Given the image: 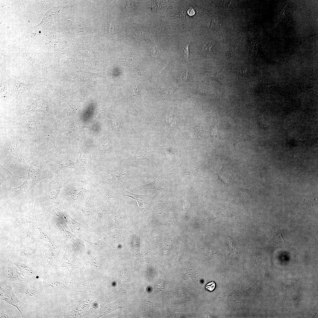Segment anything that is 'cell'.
<instances>
[{
	"instance_id": "6da1fadb",
	"label": "cell",
	"mask_w": 318,
	"mask_h": 318,
	"mask_svg": "<svg viewBox=\"0 0 318 318\" xmlns=\"http://www.w3.org/2000/svg\"><path fill=\"white\" fill-rule=\"evenodd\" d=\"M75 180L58 173L53 180L38 191L37 202L44 208L45 212L53 208V205H59L58 198L62 188L68 183Z\"/></svg>"
},
{
	"instance_id": "7a4b0ae2",
	"label": "cell",
	"mask_w": 318,
	"mask_h": 318,
	"mask_svg": "<svg viewBox=\"0 0 318 318\" xmlns=\"http://www.w3.org/2000/svg\"><path fill=\"white\" fill-rule=\"evenodd\" d=\"M30 166L27 177L20 186L14 188L18 192L26 193L27 195L31 189L44 179H51L53 173L50 170L47 162L45 160L28 162Z\"/></svg>"
},
{
	"instance_id": "3957f363",
	"label": "cell",
	"mask_w": 318,
	"mask_h": 318,
	"mask_svg": "<svg viewBox=\"0 0 318 318\" xmlns=\"http://www.w3.org/2000/svg\"><path fill=\"white\" fill-rule=\"evenodd\" d=\"M91 190L82 181L70 182L61 189L58 198V203L67 202L76 209L86 198Z\"/></svg>"
},
{
	"instance_id": "277c9868",
	"label": "cell",
	"mask_w": 318,
	"mask_h": 318,
	"mask_svg": "<svg viewBox=\"0 0 318 318\" xmlns=\"http://www.w3.org/2000/svg\"><path fill=\"white\" fill-rule=\"evenodd\" d=\"M100 172H105L109 174L111 178L110 183H106L114 191L117 189L125 190L124 184L128 180L132 178L146 177V174L139 170H132L122 168L115 169H109L100 167Z\"/></svg>"
},
{
	"instance_id": "5b68a950",
	"label": "cell",
	"mask_w": 318,
	"mask_h": 318,
	"mask_svg": "<svg viewBox=\"0 0 318 318\" xmlns=\"http://www.w3.org/2000/svg\"><path fill=\"white\" fill-rule=\"evenodd\" d=\"M56 133L57 125L54 122H53L52 128L48 134L34 140V146L30 150L28 158L31 160L33 162L44 160V157L53 145Z\"/></svg>"
},
{
	"instance_id": "8992f818",
	"label": "cell",
	"mask_w": 318,
	"mask_h": 318,
	"mask_svg": "<svg viewBox=\"0 0 318 318\" xmlns=\"http://www.w3.org/2000/svg\"><path fill=\"white\" fill-rule=\"evenodd\" d=\"M18 298L26 303L42 299L44 296L41 289L27 284L22 281L9 283Z\"/></svg>"
},
{
	"instance_id": "52a82bcc",
	"label": "cell",
	"mask_w": 318,
	"mask_h": 318,
	"mask_svg": "<svg viewBox=\"0 0 318 318\" xmlns=\"http://www.w3.org/2000/svg\"><path fill=\"white\" fill-rule=\"evenodd\" d=\"M12 262L19 269L24 280V282L41 289L43 269L36 266L13 259Z\"/></svg>"
},
{
	"instance_id": "ba28073f",
	"label": "cell",
	"mask_w": 318,
	"mask_h": 318,
	"mask_svg": "<svg viewBox=\"0 0 318 318\" xmlns=\"http://www.w3.org/2000/svg\"><path fill=\"white\" fill-rule=\"evenodd\" d=\"M179 172L171 170L161 174L153 182L129 188L128 191H137L152 189L158 191L168 188L178 177Z\"/></svg>"
},
{
	"instance_id": "9c48e42d",
	"label": "cell",
	"mask_w": 318,
	"mask_h": 318,
	"mask_svg": "<svg viewBox=\"0 0 318 318\" xmlns=\"http://www.w3.org/2000/svg\"><path fill=\"white\" fill-rule=\"evenodd\" d=\"M41 289L44 296L69 290L64 283L62 275L58 273L51 272L43 276Z\"/></svg>"
},
{
	"instance_id": "30bf717a",
	"label": "cell",
	"mask_w": 318,
	"mask_h": 318,
	"mask_svg": "<svg viewBox=\"0 0 318 318\" xmlns=\"http://www.w3.org/2000/svg\"><path fill=\"white\" fill-rule=\"evenodd\" d=\"M50 213L64 221L68 225L71 232L77 236H87L90 232L87 226L77 221L59 206L52 208Z\"/></svg>"
},
{
	"instance_id": "8fae6325",
	"label": "cell",
	"mask_w": 318,
	"mask_h": 318,
	"mask_svg": "<svg viewBox=\"0 0 318 318\" xmlns=\"http://www.w3.org/2000/svg\"><path fill=\"white\" fill-rule=\"evenodd\" d=\"M0 300L14 306L18 310L22 317H26L28 310L26 304L18 298L9 284L0 281Z\"/></svg>"
},
{
	"instance_id": "7c38bea8",
	"label": "cell",
	"mask_w": 318,
	"mask_h": 318,
	"mask_svg": "<svg viewBox=\"0 0 318 318\" xmlns=\"http://www.w3.org/2000/svg\"><path fill=\"white\" fill-rule=\"evenodd\" d=\"M19 136L6 139L0 137V155L3 158H11L19 161L25 160L21 152L19 145Z\"/></svg>"
},
{
	"instance_id": "4fadbf2b",
	"label": "cell",
	"mask_w": 318,
	"mask_h": 318,
	"mask_svg": "<svg viewBox=\"0 0 318 318\" xmlns=\"http://www.w3.org/2000/svg\"><path fill=\"white\" fill-rule=\"evenodd\" d=\"M37 201L36 198L33 208L28 213L22 214L15 219H8L4 221L2 226L3 230L5 232L10 231L22 225L34 222L39 217L35 209Z\"/></svg>"
},
{
	"instance_id": "5bb4252c",
	"label": "cell",
	"mask_w": 318,
	"mask_h": 318,
	"mask_svg": "<svg viewBox=\"0 0 318 318\" xmlns=\"http://www.w3.org/2000/svg\"><path fill=\"white\" fill-rule=\"evenodd\" d=\"M62 249L61 245L55 243L48 244L42 261V276L51 273L52 269L56 264L58 255Z\"/></svg>"
},
{
	"instance_id": "9a60e30c",
	"label": "cell",
	"mask_w": 318,
	"mask_h": 318,
	"mask_svg": "<svg viewBox=\"0 0 318 318\" xmlns=\"http://www.w3.org/2000/svg\"><path fill=\"white\" fill-rule=\"evenodd\" d=\"M115 191L120 195L130 197L135 200L140 209L145 215L149 213L151 204L158 195L157 192L145 195L138 194L125 189H117Z\"/></svg>"
},
{
	"instance_id": "2e32d148",
	"label": "cell",
	"mask_w": 318,
	"mask_h": 318,
	"mask_svg": "<svg viewBox=\"0 0 318 318\" xmlns=\"http://www.w3.org/2000/svg\"><path fill=\"white\" fill-rule=\"evenodd\" d=\"M53 161L54 165L50 168L56 175L64 168H69L74 170L76 169L73 157L69 153L62 151L57 152L54 155Z\"/></svg>"
},
{
	"instance_id": "e0dca14e",
	"label": "cell",
	"mask_w": 318,
	"mask_h": 318,
	"mask_svg": "<svg viewBox=\"0 0 318 318\" xmlns=\"http://www.w3.org/2000/svg\"><path fill=\"white\" fill-rule=\"evenodd\" d=\"M95 206L97 210V216L96 220L89 228L90 231H92L101 226L103 222L110 214V208L111 206L101 195L98 194L97 197Z\"/></svg>"
},
{
	"instance_id": "ac0fdd59",
	"label": "cell",
	"mask_w": 318,
	"mask_h": 318,
	"mask_svg": "<svg viewBox=\"0 0 318 318\" xmlns=\"http://www.w3.org/2000/svg\"><path fill=\"white\" fill-rule=\"evenodd\" d=\"M81 263L80 259L77 257L72 252L68 241L66 244V249L64 256L57 265H56L57 269L60 267H65L69 272V278L72 272L76 268H81Z\"/></svg>"
},
{
	"instance_id": "d6986e66",
	"label": "cell",
	"mask_w": 318,
	"mask_h": 318,
	"mask_svg": "<svg viewBox=\"0 0 318 318\" xmlns=\"http://www.w3.org/2000/svg\"><path fill=\"white\" fill-rule=\"evenodd\" d=\"M97 197L95 192L91 190L89 194L77 209L84 215L86 218L87 226L88 228L94 222L93 216L94 206Z\"/></svg>"
},
{
	"instance_id": "ffe728a7",
	"label": "cell",
	"mask_w": 318,
	"mask_h": 318,
	"mask_svg": "<svg viewBox=\"0 0 318 318\" xmlns=\"http://www.w3.org/2000/svg\"><path fill=\"white\" fill-rule=\"evenodd\" d=\"M0 281L9 283L24 280L17 267L12 262L0 268Z\"/></svg>"
},
{
	"instance_id": "44dd1931",
	"label": "cell",
	"mask_w": 318,
	"mask_h": 318,
	"mask_svg": "<svg viewBox=\"0 0 318 318\" xmlns=\"http://www.w3.org/2000/svg\"><path fill=\"white\" fill-rule=\"evenodd\" d=\"M15 257L14 259L36 266L35 264L39 262L42 256L37 247L31 246L20 250Z\"/></svg>"
},
{
	"instance_id": "7402d4cb",
	"label": "cell",
	"mask_w": 318,
	"mask_h": 318,
	"mask_svg": "<svg viewBox=\"0 0 318 318\" xmlns=\"http://www.w3.org/2000/svg\"><path fill=\"white\" fill-rule=\"evenodd\" d=\"M94 188L112 207L118 205L120 202V194L115 191L103 187L96 183L94 185Z\"/></svg>"
},
{
	"instance_id": "603a6c76",
	"label": "cell",
	"mask_w": 318,
	"mask_h": 318,
	"mask_svg": "<svg viewBox=\"0 0 318 318\" xmlns=\"http://www.w3.org/2000/svg\"><path fill=\"white\" fill-rule=\"evenodd\" d=\"M33 84L24 83L17 79H14L11 86L10 98L18 100L24 93L31 90Z\"/></svg>"
},
{
	"instance_id": "cb8c5ba5",
	"label": "cell",
	"mask_w": 318,
	"mask_h": 318,
	"mask_svg": "<svg viewBox=\"0 0 318 318\" xmlns=\"http://www.w3.org/2000/svg\"><path fill=\"white\" fill-rule=\"evenodd\" d=\"M54 223L58 231L64 238L65 241H70L77 249L78 245L85 247V245L83 240H82L79 238L76 235L72 232L67 230L64 226L59 222L55 220Z\"/></svg>"
},
{
	"instance_id": "d4e9b609",
	"label": "cell",
	"mask_w": 318,
	"mask_h": 318,
	"mask_svg": "<svg viewBox=\"0 0 318 318\" xmlns=\"http://www.w3.org/2000/svg\"><path fill=\"white\" fill-rule=\"evenodd\" d=\"M82 240L86 246L87 250L91 251H99L105 249L108 246L109 239L107 237L105 236L100 240H98L95 242H92L89 241L82 237Z\"/></svg>"
},
{
	"instance_id": "484cf974",
	"label": "cell",
	"mask_w": 318,
	"mask_h": 318,
	"mask_svg": "<svg viewBox=\"0 0 318 318\" xmlns=\"http://www.w3.org/2000/svg\"><path fill=\"white\" fill-rule=\"evenodd\" d=\"M126 161L136 160L138 161H145L151 165L153 164L151 160L148 156L138 146L137 148L127 158L125 159Z\"/></svg>"
},
{
	"instance_id": "4316f807",
	"label": "cell",
	"mask_w": 318,
	"mask_h": 318,
	"mask_svg": "<svg viewBox=\"0 0 318 318\" xmlns=\"http://www.w3.org/2000/svg\"><path fill=\"white\" fill-rule=\"evenodd\" d=\"M80 168L82 172L86 173L89 170V162L90 159L89 150L81 148L80 150Z\"/></svg>"
},
{
	"instance_id": "83f0119b",
	"label": "cell",
	"mask_w": 318,
	"mask_h": 318,
	"mask_svg": "<svg viewBox=\"0 0 318 318\" xmlns=\"http://www.w3.org/2000/svg\"><path fill=\"white\" fill-rule=\"evenodd\" d=\"M11 86L10 82L5 79L0 74V94L2 98L6 100L10 96Z\"/></svg>"
},
{
	"instance_id": "f1b7e54d",
	"label": "cell",
	"mask_w": 318,
	"mask_h": 318,
	"mask_svg": "<svg viewBox=\"0 0 318 318\" xmlns=\"http://www.w3.org/2000/svg\"><path fill=\"white\" fill-rule=\"evenodd\" d=\"M99 148L101 155L104 158L109 159L111 158L113 154V149L108 140H102Z\"/></svg>"
},
{
	"instance_id": "f546056e",
	"label": "cell",
	"mask_w": 318,
	"mask_h": 318,
	"mask_svg": "<svg viewBox=\"0 0 318 318\" xmlns=\"http://www.w3.org/2000/svg\"><path fill=\"white\" fill-rule=\"evenodd\" d=\"M219 213L222 216L230 218H238L242 216L241 213L232 208L221 205L219 207Z\"/></svg>"
},
{
	"instance_id": "4dcf8cb0",
	"label": "cell",
	"mask_w": 318,
	"mask_h": 318,
	"mask_svg": "<svg viewBox=\"0 0 318 318\" xmlns=\"http://www.w3.org/2000/svg\"><path fill=\"white\" fill-rule=\"evenodd\" d=\"M206 160H199L193 164L183 173V175H190L191 176H198L199 171L202 165Z\"/></svg>"
},
{
	"instance_id": "1f68e13d",
	"label": "cell",
	"mask_w": 318,
	"mask_h": 318,
	"mask_svg": "<svg viewBox=\"0 0 318 318\" xmlns=\"http://www.w3.org/2000/svg\"><path fill=\"white\" fill-rule=\"evenodd\" d=\"M19 237L22 241L26 244H32L36 241L34 234L29 229H26L21 231L19 233Z\"/></svg>"
},
{
	"instance_id": "d6a6232c",
	"label": "cell",
	"mask_w": 318,
	"mask_h": 318,
	"mask_svg": "<svg viewBox=\"0 0 318 318\" xmlns=\"http://www.w3.org/2000/svg\"><path fill=\"white\" fill-rule=\"evenodd\" d=\"M2 301L0 300V318H17L11 308L4 304Z\"/></svg>"
},
{
	"instance_id": "836d02e7",
	"label": "cell",
	"mask_w": 318,
	"mask_h": 318,
	"mask_svg": "<svg viewBox=\"0 0 318 318\" xmlns=\"http://www.w3.org/2000/svg\"><path fill=\"white\" fill-rule=\"evenodd\" d=\"M91 251L87 250L86 256L91 267L95 269L100 268L102 266V260L100 256H94L91 253Z\"/></svg>"
},
{
	"instance_id": "e575fe53",
	"label": "cell",
	"mask_w": 318,
	"mask_h": 318,
	"mask_svg": "<svg viewBox=\"0 0 318 318\" xmlns=\"http://www.w3.org/2000/svg\"><path fill=\"white\" fill-rule=\"evenodd\" d=\"M229 251V258L230 255L236 251L239 252L238 244L234 238L226 236H225Z\"/></svg>"
},
{
	"instance_id": "d590c367",
	"label": "cell",
	"mask_w": 318,
	"mask_h": 318,
	"mask_svg": "<svg viewBox=\"0 0 318 318\" xmlns=\"http://www.w3.org/2000/svg\"><path fill=\"white\" fill-rule=\"evenodd\" d=\"M38 229L40 233V238L48 244H54V240L49 233L46 228L38 226Z\"/></svg>"
},
{
	"instance_id": "8d00e7d4",
	"label": "cell",
	"mask_w": 318,
	"mask_h": 318,
	"mask_svg": "<svg viewBox=\"0 0 318 318\" xmlns=\"http://www.w3.org/2000/svg\"><path fill=\"white\" fill-rule=\"evenodd\" d=\"M160 146L163 152L168 163L169 164L174 163L175 161V155L170 149L163 145Z\"/></svg>"
},
{
	"instance_id": "74e56055",
	"label": "cell",
	"mask_w": 318,
	"mask_h": 318,
	"mask_svg": "<svg viewBox=\"0 0 318 318\" xmlns=\"http://www.w3.org/2000/svg\"><path fill=\"white\" fill-rule=\"evenodd\" d=\"M87 126L84 122H80L77 123L72 125L68 130H66L64 133V135L67 136L69 133L77 129L87 127Z\"/></svg>"
},
{
	"instance_id": "f35d334b",
	"label": "cell",
	"mask_w": 318,
	"mask_h": 318,
	"mask_svg": "<svg viewBox=\"0 0 318 318\" xmlns=\"http://www.w3.org/2000/svg\"><path fill=\"white\" fill-rule=\"evenodd\" d=\"M206 73L219 81H222L224 78L223 72L220 71H207Z\"/></svg>"
},
{
	"instance_id": "ab89813d",
	"label": "cell",
	"mask_w": 318,
	"mask_h": 318,
	"mask_svg": "<svg viewBox=\"0 0 318 318\" xmlns=\"http://www.w3.org/2000/svg\"><path fill=\"white\" fill-rule=\"evenodd\" d=\"M111 125L112 128L117 132L122 131L123 127L122 123L118 118L112 120L111 122Z\"/></svg>"
},
{
	"instance_id": "60d3db41",
	"label": "cell",
	"mask_w": 318,
	"mask_h": 318,
	"mask_svg": "<svg viewBox=\"0 0 318 318\" xmlns=\"http://www.w3.org/2000/svg\"><path fill=\"white\" fill-rule=\"evenodd\" d=\"M214 45V43L210 41L206 42L203 44L202 47L203 52L205 55L211 54V49Z\"/></svg>"
},
{
	"instance_id": "b9f144b4",
	"label": "cell",
	"mask_w": 318,
	"mask_h": 318,
	"mask_svg": "<svg viewBox=\"0 0 318 318\" xmlns=\"http://www.w3.org/2000/svg\"><path fill=\"white\" fill-rule=\"evenodd\" d=\"M40 111L43 117H45L49 112V105L46 100L43 99Z\"/></svg>"
},
{
	"instance_id": "7bdbcfd3",
	"label": "cell",
	"mask_w": 318,
	"mask_h": 318,
	"mask_svg": "<svg viewBox=\"0 0 318 318\" xmlns=\"http://www.w3.org/2000/svg\"><path fill=\"white\" fill-rule=\"evenodd\" d=\"M191 42H187L184 43L183 45V50L184 56L186 58L188 59L189 57V47Z\"/></svg>"
},
{
	"instance_id": "ee69618b",
	"label": "cell",
	"mask_w": 318,
	"mask_h": 318,
	"mask_svg": "<svg viewBox=\"0 0 318 318\" xmlns=\"http://www.w3.org/2000/svg\"><path fill=\"white\" fill-rule=\"evenodd\" d=\"M216 287V284L213 281L207 284L205 286V289L210 291H213Z\"/></svg>"
},
{
	"instance_id": "f6af8a7d",
	"label": "cell",
	"mask_w": 318,
	"mask_h": 318,
	"mask_svg": "<svg viewBox=\"0 0 318 318\" xmlns=\"http://www.w3.org/2000/svg\"><path fill=\"white\" fill-rule=\"evenodd\" d=\"M177 90V88L174 87H172L167 90L166 92V94L168 96L174 93Z\"/></svg>"
},
{
	"instance_id": "bcb514c9",
	"label": "cell",
	"mask_w": 318,
	"mask_h": 318,
	"mask_svg": "<svg viewBox=\"0 0 318 318\" xmlns=\"http://www.w3.org/2000/svg\"><path fill=\"white\" fill-rule=\"evenodd\" d=\"M187 72H183L180 77V80L181 81L186 80L187 79Z\"/></svg>"
},
{
	"instance_id": "7dc6e473",
	"label": "cell",
	"mask_w": 318,
	"mask_h": 318,
	"mask_svg": "<svg viewBox=\"0 0 318 318\" xmlns=\"http://www.w3.org/2000/svg\"><path fill=\"white\" fill-rule=\"evenodd\" d=\"M188 13L189 15H192L194 14L195 12L193 9H190L188 10Z\"/></svg>"
},
{
	"instance_id": "c3c4849f",
	"label": "cell",
	"mask_w": 318,
	"mask_h": 318,
	"mask_svg": "<svg viewBox=\"0 0 318 318\" xmlns=\"http://www.w3.org/2000/svg\"><path fill=\"white\" fill-rule=\"evenodd\" d=\"M152 52L153 56L154 57L155 56L157 52L156 47V46L153 47Z\"/></svg>"
}]
</instances>
